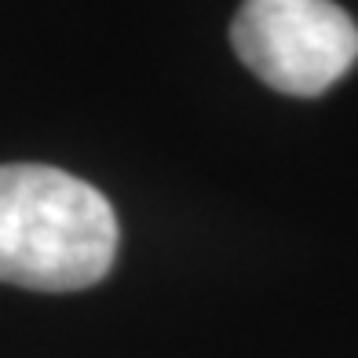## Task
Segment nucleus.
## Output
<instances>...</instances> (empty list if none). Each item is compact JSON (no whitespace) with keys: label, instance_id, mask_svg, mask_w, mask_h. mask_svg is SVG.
Returning <instances> with one entry per match:
<instances>
[{"label":"nucleus","instance_id":"nucleus-2","mask_svg":"<svg viewBox=\"0 0 358 358\" xmlns=\"http://www.w3.org/2000/svg\"><path fill=\"white\" fill-rule=\"evenodd\" d=\"M231 41L267 88L300 99L333 88L358 59V26L333 0H245Z\"/></svg>","mask_w":358,"mask_h":358},{"label":"nucleus","instance_id":"nucleus-1","mask_svg":"<svg viewBox=\"0 0 358 358\" xmlns=\"http://www.w3.org/2000/svg\"><path fill=\"white\" fill-rule=\"evenodd\" d=\"M117 216L85 179L52 165H0V282L77 292L117 256Z\"/></svg>","mask_w":358,"mask_h":358}]
</instances>
